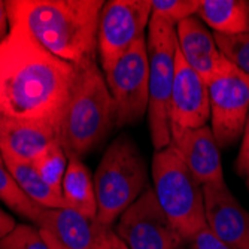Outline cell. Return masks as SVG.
Instances as JSON below:
<instances>
[{"label": "cell", "mask_w": 249, "mask_h": 249, "mask_svg": "<svg viewBox=\"0 0 249 249\" xmlns=\"http://www.w3.org/2000/svg\"><path fill=\"white\" fill-rule=\"evenodd\" d=\"M79 69L45 48L19 27L0 43V115L60 124Z\"/></svg>", "instance_id": "1"}, {"label": "cell", "mask_w": 249, "mask_h": 249, "mask_svg": "<svg viewBox=\"0 0 249 249\" xmlns=\"http://www.w3.org/2000/svg\"><path fill=\"white\" fill-rule=\"evenodd\" d=\"M103 0H9L11 27H19L42 48L76 69L97 63Z\"/></svg>", "instance_id": "2"}, {"label": "cell", "mask_w": 249, "mask_h": 249, "mask_svg": "<svg viewBox=\"0 0 249 249\" xmlns=\"http://www.w3.org/2000/svg\"><path fill=\"white\" fill-rule=\"evenodd\" d=\"M115 125V105L99 64L93 63L79 69L58 131L67 158L82 160L107 138Z\"/></svg>", "instance_id": "3"}, {"label": "cell", "mask_w": 249, "mask_h": 249, "mask_svg": "<svg viewBox=\"0 0 249 249\" xmlns=\"http://www.w3.org/2000/svg\"><path fill=\"white\" fill-rule=\"evenodd\" d=\"M146 188L148 169L143 154L133 138L120 134L107 145L94 173L96 221L112 227Z\"/></svg>", "instance_id": "4"}, {"label": "cell", "mask_w": 249, "mask_h": 249, "mask_svg": "<svg viewBox=\"0 0 249 249\" xmlns=\"http://www.w3.org/2000/svg\"><path fill=\"white\" fill-rule=\"evenodd\" d=\"M154 194L158 205L185 243L206 227L203 187L169 145L152 158Z\"/></svg>", "instance_id": "5"}, {"label": "cell", "mask_w": 249, "mask_h": 249, "mask_svg": "<svg viewBox=\"0 0 249 249\" xmlns=\"http://www.w3.org/2000/svg\"><path fill=\"white\" fill-rule=\"evenodd\" d=\"M146 47L149 60L148 123L152 145L155 151H160L167 148L172 139L170 99L176 71V27L151 15Z\"/></svg>", "instance_id": "6"}, {"label": "cell", "mask_w": 249, "mask_h": 249, "mask_svg": "<svg viewBox=\"0 0 249 249\" xmlns=\"http://www.w3.org/2000/svg\"><path fill=\"white\" fill-rule=\"evenodd\" d=\"M208 87L212 133L219 148H230L242 138L249 115V76L225 58Z\"/></svg>", "instance_id": "7"}, {"label": "cell", "mask_w": 249, "mask_h": 249, "mask_svg": "<svg viewBox=\"0 0 249 249\" xmlns=\"http://www.w3.org/2000/svg\"><path fill=\"white\" fill-rule=\"evenodd\" d=\"M115 105L117 127L139 123L149 103V60L146 39L142 37L103 73Z\"/></svg>", "instance_id": "8"}, {"label": "cell", "mask_w": 249, "mask_h": 249, "mask_svg": "<svg viewBox=\"0 0 249 249\" xmlns=\"http://www.w3.org/2000/svg\"><path fill=\"white\" fill-rule=\"evenodd\" d=\"M151 14V0L105 2L97 32V54L103 73L109 72L136 42L145 37Z\"/></svg>", "instance_id": "9"}, {"label": "cell", "mask_w": 249, "mask_h": 249, "mask_svg": "<svg viewBox=\"0 0 249 249\" xmlns=\"http://www.w3.org/2000/svg\"><path fill=\"white\" fill-rule=\"evenodd\" d=\"M114 230L128 249H184L185 243L158 205L152 187L118 218Z\"/></svg>", "instance_id": "10"}, {"label": "cell", "mask_w": 249, "mask_h": 249, "mask_svg": "<svg viewBox=\"0 0 249 249\" xmlns=\"http://www.w3.org/2000/svg\"><path fill=\"white\" fill-rule=\"evenodd\" d=\"M211 118L209 87L176 51V71L170 99V134L205 127Z\"/></svg>", "instance_id": "11"}, {"label": "cell", "mask_w": 249, "mask_h": 249, "mask_svg": "<svg viewBox=\"0 0 249 249\" xmlns=\"http://www.w3.org/2000/svg\"><path fill=\"white\" fill-rule=\"evenodd\" d=\"M208 229L233 249H249V213L227 184L203 185Z\"/></svg>", "instance_id": "12"}, {"label": "cell", "mask_w": 249, "mask_h": 249, "mask_svg": "<svg viewBox=\"0 0 249 249\" xmlns=\"http://www.w3.org/2000/svg\"><path fill=\"white\" fill-rule=\"evenodd\" d=\"M170 146L201 187L225 184L219 146L209 125L172 134Z\"/></svg>", "instance_id": "13"}, {"label": "cell", "mask_w": 249, "mask_h": 249, "mask_svg": "<svg viewBox=\"0 0 249 249\" xmlns=\"http://www.w3.org/2000/svg\"><path fill=\"white\" fill-rule=\"evenodd\" d=\"M60 142L58 128L50 123L24 121L0 115V154L35 163L54 143Z\"/></svg>", "instance_id": "14"}, {"label": "cell", "mask_w": 249, "mask_h": 249, "mask_svg": "<svg viewBox=\"0 0 249 249\" xmlns=\"http://www.w3.org/2000/svg\"><path fill=\"white\" fill-rule=\"evenodd\" d=\"M35 225L50 249H91L97 231V221L71 208H43Z\"/></svg>", "instance_id": "15"}, {"label": "cell", "mask_w": 249, "mask_h": 249, "mask_svg": "<svg viewBox=\"0 0 249 249\" xmlns=\"http://www.w3.org/2000/svg\"><path fill=\"white\" fill-rule=\"evenodd\" d=\"M176 39L179 53L187 64L209 82L225 60L215 42L213 33L209 32L197 15H193L176 26Z\"/></svg>", "instance_id": "16"}, {"label": "cell", "mask_w": 249, "mask_h": 249, "mask_svg": "<svg viewBox=\"0 0 249 249\" xmlns=\"http://www.w3.org/2000/svg\"><path fill=\"white\" fill-rule=\"evenodd\" d=\"M213 33L236 36L249 35L248 0H198L196 14Z\"/></svg>", "instance_id": "17"}, {"label": "cell", "mask_w": 249, "mask_h": 249, "mask_svg": "<svg viewBox=\"0 0 249 249\" xmlns=\"http://www.w3.org/2000/svg\"><path fill=\"white\" fill-rule=\"evenodd\" d=\"M63 198L66 208H71L88 219L97 218V198L94 178L81 158H69L63 180Z\"/></svg>", "instance_id": "18"}, {"label": "cell", "mask_w": 249, "mask_h": 249, "mask_svg": "<svg viewBox=\"0 0 249 249\" xmlns=\"http://www.w3.org/2000/svg\"><path fill=\"white\" fill-rule=\"evenodd\" d=\"M3 157V164L8 172L12 175L15 182L19 188L24 191L33 201H36L39 206L48 209H58L66 208L63 196L57 194L39 175L33 163L19 161L9 155Z\"/></svg>", "instance_id": "19"}, {"label": "cell", "mask_w": 249, "mask_h": 249, "mask_svg": "<svg viewBox=\"0 0 249 249\" xmlns=\"http://www.w3.org/2000/svg\"><path fill=\"white\" fill-rule=\"evenodd\" d=\"M0 201H3L17 215L32 221L33 224L43 209L19 188L5 164H0Z\"/></svg>", "instance_id": "20"}, {"label": "cell", "mask_w": 249, "mask_h": 249, "mask_svg": "<svg viewBox=\"0 0 249 249\" xmlns=\"http://www.w3.org/2000/svg\"><path fill=\"white\" fill-rule=\"evenodd\" d=\"M67 164H69V158H67L60 142L54 143L33 163L42 179L60 196H63V180Z\"/></svg>", "instance_id": "21"}, {"label": "cell", "mask_w": 249, "mask_h": 249, "mask_svg": "<svg viewBox=\"0 0 249 249\" xmlns=\"http://www.w3.org/2000/svg\"><path fill=\"white\" fill-rule=\"evenodd\" d=\"M221 54L240 72L249 76V35L225 36L213 33Z\"/></svg>", "instance_id": "22"}, {"label": "cell", "mask_w": 249, "mask_h": 249, "mask_svg": "<svg viewBox=\"0 0 249 249\" xmlns=\"http://www.w3.org/2000/svg\"><path fill=\"white\" fill-rule=\"evenodd\" d=\"M152 2V17L164 19L172 26H178L197 14L198 0H151Z\"/></svg>", "instance_id": "23"}, {"label": "cell", "mask_w": 249, "mask_h": 249, "mask_svg": "<svg viewBox=\"0 0 249 249\" xmlns=\"http://www.w3.org/2000/svg\"><path fill=\"white\" fill-rule=\"evenodd\" d=\"M0 249H50L36 225L17 224L14 230L0 239Z\"/></svg>", "instance_id": "24"}, {"label": "cell", "mask_w": 249, "mask_h": 249, "mask_svg": "<svg viewBox=\"0 0 249 249\" xmlns=\"http://www.w3.org/2000/svg\"><path fill=\"white\" fill-rule=\"evenodd\" d=\"M91 249H128L127 245L118 237L112 227H105L97 222L96 239Z\"/></svg>", "instance_id": "25"}, {"label": "cell", "mask_w": 249, "mask_h": 249, "mask_svg": "<svg viewBox=\"0 0 249 249\" xmlns=\"http://www.w3.org/2000/svg\"><path fill=\"white\" fill-rule=\"evenodd\" d=\"M190 249H233L227 243L219 240L209 229L208 225L203 230H200L190 242Z\"/></svg>", "instance_id": "26"}, {"label": "cell", "mask_w": 249, "mask_h": 249, "mask_svg": "<svg viewBox=\"0 0 249 249\" xmlns=\"http://www.w3.org/2000/svg\"><path fill=\"white\" fill-rule=\"evenodd\" d=\"M236 173L242 178H249V115L246 118L245 130L242 134V143L236 158Z\"/></svg>", "instance_id": "27"}, {"label": "cell", "mask_w": 249, "mask_h": 249, "mask_svg": "<svg viewBox=\"0 0 249 249\" xmlns=\"http://www.w3.org/2000/svg\"><path fill=\"white\" fill-rule=\"evenodd\" d=\"M9 30H11V26H9V18H8L6 2L0 0V43L8 37Z\"/></svg>", "instance_id": "28"}, {"label": "cell", "mask_w": 249, "mask_h": 249, "mask_svg": "<svg viewBox=\"0 0 249 249\" xmlns=\"http://www.w3.org/2000/svg\"><path fill=\"white\" fill-rule=\"evenodd\" d=\"M15 225H17L15 219L0 208V239H3L8 233H11Z\"/></svg>", "instance_id": "29"}, {"label": "cell", "mask_w": 249, "mask_h": 249, "mask_svg": "<svg viewBox=\"0 0 249 249\" xmlns=\"http://www.w3.org/2000/svg\"><path fill=\"white\" fill-rule=\"evenodd\" d=\"M0 164H3V157H2V154H0Z\"/></svg>", "instance_id": "30"}, {"label": "cell", "mask_w": 249, "mask_h": 249, "mask_svg": "<svg viewBox=\"0 0 249 249\" xmlns=\"http://www.w3.org/2000/svg\"><path fill=\"white\" fill-rule=\"evenodd\" d=\"M248 187H249V178H248Z\"/></svg>", "instance_id": "31"}]
</instances>
